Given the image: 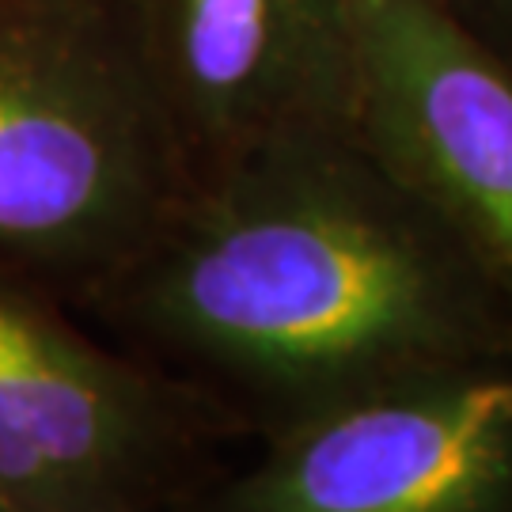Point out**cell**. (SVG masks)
I'll return each mask as SVG.
<instances>
[{
	"label": "cell",
	"mask_w": 512,
	"mask_h": 512,
	"mask_svg": "<svg viewBox=\"0 0 512 512\" xmlns=\"http://www.w3.org/2000/svg\"><path fill=\"white\" fill-rule=\"evenodd\" d=\"M171 512H512V349L323 406Z\"/></svg>",
	"instance_id": "obj_4"
},
{
	"label": "cell",
	"mask_w": 512,
	"mask_h": 512,
	"mask_svg": "<svg viewBox=\"0 0 512 512\" xmlns=\"http://www.w3.org/2000/svg\"><path fill=\"white\" fill-rule=\"evenodd\" d=\"M190 179L247 148L353 129L349 0H114Z\"/></svg>",
	"instance_id": "obj_5"
},
{
	"label": "cell",
	"mask_w": 512,
	"mask_h": 512,
	"mask_svg": "<svg viewBox=\"0 0 512 512\" xmlns=\"http://www.w3.org/2000/svg\"><path fill=\"white\" fill-rule=\"evenodd\" d=\"M463 35L512 65V0H433Z\"/></svg>",
	"instance_id": "obj_7"
},
{
	"label": "cell",
	"mask_w": 512,
	"mask_h": 512,
	"mask_svg": "<svg viewBox=\"0 0 512 512\" xmlns=\"http://www.w3.org/2000/svg\"><path fill=\"white\" fill-rule=\"evenodd\" d=\"M353 129L512 293V65L433 0H349Z\"/></svg>",
	"instance_id": "obj_6"
},
{
	"label": "cell",
	"mask_w": 512,
	"mask_h": 512,
	"mask_svg": "<svg viewBox=\"0 0 512 512\" xmlns=\"http://www.w3.org/2000/svg\"><path fill=\"white\" fill-rule=\"evenodd\" d=\"M236 425L0 266V512H171Z\"/></svg>",
	"instance_id": "obj_3"
},
{
	"label": "cell",
	"mask_w": 512,
	"mask_h": 512,
	"mask_svg": "<svg viewBox=\"0 0 512 512\" xmlns=\"http://www.w3.org/2000/svg\"><path fill=\"white\" fill-rule=\"evenodd\" d=\"M190 171L114 0H0V266L73 304Z\"/></svg>",
	"instance_id": "obj_2"
},
{
	"label": "cell",
	"mask_w": 512,
	"mask_h": 512,
	"mask_svg": "<svg viewBox=\"0 0 512 512\" xmlns=\"http://www.w3.org/2000/svg\"><path fill=\"white\" fill-rule=\"evenodd\" d=\"M73 308L255 440L512 349V293L357 129L274 137L194 175Z\"/></svg>",
	"instance_id": "obj_1"
}]
</instances>
